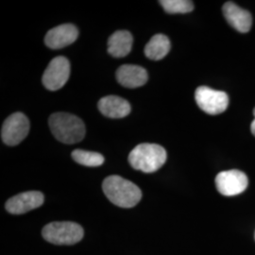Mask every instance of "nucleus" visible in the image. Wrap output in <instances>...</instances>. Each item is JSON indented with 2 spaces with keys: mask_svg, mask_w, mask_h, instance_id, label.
<instances>
[{
  "mask_svg": "<svg viewBox=\"0 0 255 255\" xmlns=\"http://www.w3.org/2000/svg\"><path fill=\"white\" fill-rule=\"evenodd\" d=\"M166 157V151L163 146L144 143L135 146L130 151L128 163L136 170L145 173H153L164 165Z\"/></svg>",
  "mask_w": 255,
  "mask_h": 255,
  "instance_id": "7ed1b4c3",
  "label": "nucleus"
},
{
  "mask_svg": "<svg viewBox=\"0 0 255 255\" xmlns=\"http://www.w3.org/2000/svg\"><path fill=\"white\" fill-rule=\"evenodd\" d=\"M195 99L198 106L211 116L222 114L228 108V95L225 92L214 90L207 86L198 87Z\"/></svg>",
  "mask_w": 255,
  "mask_h": 255,
  "instance_id": "39448f33",
  "label": "nucleus"
},
{
  "mask_svg": "<svg viewBox=\"0 0 255 255\" xmlns=\"http://www.w3.org/2000/svg\"><path fill=\"white\" fill-rule=\"evenodd\" d=\"M249 184L246 174L237 169L222 171L216 177V186L223 196H237L245 191Z\"/></svg>",
  "mask_w": 255,
  "mask_h": 255,
  "instance_id": "6e6552de",
  "label": "nucleus"
},
{
  "mask_svg": "<svg viewBox=\"0 0 255 255\" xmlns=\"http://www.w3.org/2000/svg\"><path fill=\"white\" fill-rule=\"evenodd\" d=\"M102 189L108 200L121 208L134 207L142 199V192L136 184L117 175L107 177Z\"/></svg>",
  "mask_w": 255,
  "mask_h": 255,
  "instance_id": "f257e3e1",
  "label": "nucleus"
},
{
  "mask_svg": "<svg viewBox=\"0 0 255 255\" xmlns=\"http://www.w3.org/2000/svg\"><path fill=\"white\" fill-rule=\"evenodd\" d=\"M132 42V35L128 30L116 31L108 40V53L115 58H123L130 52Z\"/></svg>",
  "mask_w": 255,
  "mask_h": 255,
  "instance_id": "4468645a",
  "label": "nucleus"
},
{
  "mask_svg": "<svg viewBox=\"0 0 255 255\" xmlns=\"http://www.w3.org/2000/svg\"><path fill=\"white\" fill-rule=\"evenodd\" d=\"M55 138L64 144H76L85 136V125L82 119L67 113H56L48 119Z\"/></svg>",
  "mask_w": 255,
  "mask_h": 255,
  "instance_id": "f03ea898",
  "label": "nucleus"
},
{
  "mask_svg": "<svg viewBox=\"0 0 255 255\" xmlns=\"http://www.w3.org/2000/svg\"><path fill=\"white\" fill-rule=\"evenodd\" d=\"M161 6L167 13H187L194 9V4L189 0H161Z\"/></svg>",
  "mask_w": 255,
  "mask_h": 255,
  "instance_id": "f3484780",
  "label": "nucleus"
},
{
  "mask_svg": "<svg viewBox=\"0 0 255 255\" xmlns=\"http://www.w3.org/2000/svg\"><path fill=\"white\" fill-rule=\"evenodd\" d=\"M79 36V30L72 24H64L50 29L45 37L46 46L60 49L73 44Z\"/></svg>",
  "mask_w": 255,
  "mask_h": 255,
  "instance_id": "9d476101",
  "label": "nucleus"
},
{
  "mask_svg": "<svg viewBox=\"0 0 255 255\" xmlns=\"http://www.w3.org/2000/svg\"><path fill=\"white\" fill-rule=\"evenodd\" d=\"M223 15L229 24L241 33L250 31L253 25V16L246 10L237 6L236 3L229 1L222 7Z\"/></svg>",
  "mask_w": 255,
  "mask_h": 255,
  "instance_id": "9b49d317",
  "label": "nucleus"
},
{
  "mask_svg": "<svg viewBox=\"0 0 255 255\" xmlns=\"http://www.w3.org/2000/svg\"><path fill=\"white\" fill-rule=\"evenodd\" d=\"M148 79L146 69L134 65L124 64L117 71V80L124 87L137 88L146 84Z\"/></svg>",
  "mask_w": 255,
  "mask_h": 255,
  "instance_id": "f8f14e48",
  "label": "nucleus"
},
{
  "mask_svg": "<svg viewBox=\"0 0 255 255\" xmlns=\"http://www.w3.org/2000/svg\"><path fill=\"white\" fill-rule=\"evenodd\" d=\"M254 116H255V120L252 122V125H251V130H252V133L255 136V108L254 109Z\"/></svg>",
  "mask_w": 255,
  "mask_h": 255,
  "instance_id": "a211bd4d",
  "label": "nucleus"
},
{
  "mask_svg": "<svg viewBox=\"0 0 255 255\" xmlns=\"http://www.w3.org/2000/svg\"><path fill=\"white\" fill-rule=\"evenodd\" d=\"M70 76V63L63 56L54 58L47 65L42 82L47 90L57 91L64 87Z\"/></svg>",
  "mask_w": 255,
  "mask_h": 255,
  "instance_id": "0eeeda50",
  "label": "nucleus"
},
{
  "mask_svg": "<svg viewBox=\"0 0 255 255\" xmlns=\"http://www.w3.org/2000/svg\"><path fill=\"white\" fill-rule=\"evenodd\" d=\"M29 121L22 113H14L3 123L1 129L2 141L8 146H16L28 134Z\"/></svg>",
  "mask_w": 255,
  "mask_h": 255,
  "instance_id": "423d86ee",
  "label": "nucleus"
},
{
  "mask_svg": "<svg viewBox=\"0 0 255 255\" xmlns=\"http://www.w3.org/2000/svg\"><path fill=\"white\" fill-rule=\"evenodd\" d=\"M170 47L168 37L164 34H156L145 46V55L150 60L159 61L168 54Z\"/></svg>",
  "mask_w": 255,
  "mask_h": 255,
  "instance_id": "2eb2a0df",
  "label": "nucleus"
},
{
  "mask_svg": "<svg viewBox=\"0 0 255 255\" xmlns=\"http://www.w3.org/2000/svg\"><path fill=\"white\" fill-rule=\"evenodd\" d=\"M71 156L75 162L85 166H100L104 163V157L99 152L76 149Z\"/></svg>",
  "mask_w": 255,
  "mask_h": 255,
  "instance_id": "dca6fc26",
  "label": "nucleus"
},
{
  "mask_svg": "<svg viewBox=\"0 0 255 255\" xmlns=\"http://www.w3.org/2000/svg\"><path fill=\"white\" fill-rule=\"evenodd\" d=\"M42 236L51 244L70 246L82 240L84 231L80 224L75 222H51L43 228Z\"/></svg>",
  "mask_w": 255,
  "mask_h": 255,
  "instance_id": "20e7f679",
  "label": "nucleus"
},
{
  "mask_svg": "<svg viewBox=\"0 0 255 255\" xmlns=\"http://www.w3.org/2000/svg\"><path fill=\"white\" fill-rule=\"evenodd\" d=\"M44 201L45 197L42 192H24L8 200L5 208L9 214L22 215L42 206Z\"/></svg>",
  "mask_w": 255,
  "mask_h": 255,
  "instance_id": "1a4fd4ad",
  "label": "nucleus"
},
{
  "mask_svg": "<svg viewBox=\"0 0 255 255\" xmlns=\"http://www.w3.org/2000/svg\"><path fill=\"white\" fill-rule=\"evenodd\" d=\"M101 114L110 119H123L129 115L131 107L126 100L118 96H107L99 101Z\"/></svg>",
  "mask_w": 255,
  "mask_h": 255,
  "instance_id": "ddd939ff",
  "label": "nucleus"
}]
</instances>
